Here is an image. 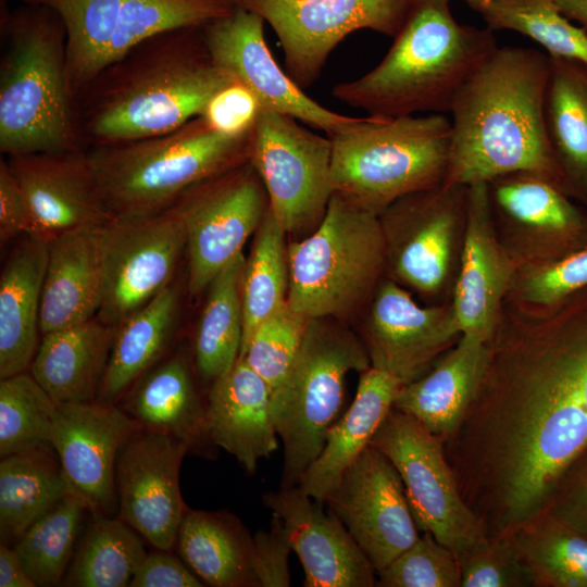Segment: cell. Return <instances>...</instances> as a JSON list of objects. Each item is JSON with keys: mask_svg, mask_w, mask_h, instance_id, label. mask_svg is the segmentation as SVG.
<instances>
[{"mask_svg": "<svg viewBox=\"0 0 587 587\" xmlns=\"http://www.w3.org/2000/svg\"><path fill=\"white\" fill-rule=\"evenodd\" d=\"M497 48L491 29L458 23L450 0H410L384 59L363 76L335 85L332 95L372 116L442 114Z\"/></svg>", "mask_w": 587, "mask_h": 587, "instance_id": "3", "label": "cell"}, {"mask_svg": "<svg viewBox=\"0 0 587 587\" xmlns=\"http://www.w3.org/2000/svg\"><path fill=\"white\" fill-rule=\"evenodd\" d=\"M283 524L304 572L305 587H373L376 570L344 523L299 485L263 496Z\"/></svg>", "mask_w": 587, "mask_h": 587, "instance_id": "20", "label": "cell"}, {"mask_svg": "<svg viewBox=\"0 0 587 587\" xmlns=\"http://www.w3.org/2000/svg\"><path fill=\"white\" fill-rule=\"evenodd\" d=\"M437 437L392 407L371 445L398 471L417 526L458 554L478 548L484 538L458 491Z\"/></svg>", "mask_w": 587, "mask_h": 587, "instance_id": "11", "label": "cell"}, {"mask_svg": "<svg viewBox=\"0 0 587 587\" xmlns=\"http://www.w3.org/2000/svg\"><path fill=\"white\" fill-rule=\"evenodd\" d=\"M264 18L240 7L202 25L214 62L248 88L262 108L291 116L328 137L360 124L364 117L334 112L312 98L272 55L264 37Z\"/></svg>", "mask_w": 587, "mask_h": 587, "instance_id": "15", "label": "cell"}, {"mask_svg": "<svg viewBox=\"0 0 587 587\" xmlns=\"http://www.w3.org/2000/svg\"><path fill=\"white\" fill-rule=\"evenodd\" d=\"M5 161L29 205L35 236L49 240L109 220L86 150L21 153L9 155Z\"/></svg>", "mask_w": 587, "mask_h": 587, "instance_id": "22", "label": "cell"}, {"mask_svg": "<svg viewBox=\"0 0 587 587\" xmlns=\"http://www.w3.org/2000/svg\"><path fill=\"white\" fill-rule=\"evenodd\" d=\"M57 403L30 373L0 380V457L50 444Z\"/></svg>", "mask_w": 587, "mask_h": 587, "instance_id": "40", "label": "cell"}, {"mask_svg": "<svg viewBox=\"0 0 587 587\" xmlns=\"http://www.w3.org/2000/svg\"><path fill=\"white\" fill-rule=\"evenodd\" d=\"M190 451L182 439L140 427L122 447L115 465L118 519L158 550L176 545L187 511L179 469Z\"/></svg>", "mask_w": 587, "mask_h": 587, "instance_id": "17", "label": "cell"}, {"mask_svg": "<svg viewBox=\"0 0 587 587\" xmlns=\"http://www.w3.org/2000/svg\"><path fill=\"white\" fill-rule=\"evenodd\" d=\"M204 584L168 550L147 553L130 587H201Z\"/></svg>", "mask_w": 587, "mask_h": 587, "instance_id": "49", "label": "cell"}, {"mask_svg": "<svg viewBox=\"0 0 587 587\" xmlns=\"http://www.w3.org/2000/svg\"><path fill=\"white\" fill-rule=\"evenodd\" d=\"M560 11L587 30V0H557Z\"/></svg>", "mask_w": 587, "mask_h": 587, "instance_id": "52", "label": "cell"}, {"mask_svg": "<svg viewBox=\"0 0 587 587\" xmlns=\"http://www.w3.org/2000/svg\"><path fill=\"white\" fill-rule=\"evenodd\" d=\"M488 183L466 186V232L452 310L461 336L490 337L511 266L491 233Z\"/></svg>", "mask_w": 587, "mask_h": 587, "instance_id": "23", "label": "cell"}, {"mask_svg": "<svg viewBox=\"0 0 587 587\" xmlns=\"http://www.w3.org/2000/svg\"><path fill=\"white\" fill-rule=\"evenodd\" d=\"M587 285V249L534 273L524 284V297L550 304Z\"/></svg>", "mask_w": 587, "mask_h": 587, "instance_id": "46", "label": "cell"}, {"mask_svg": "<svg viewBox=\"0 0 587 587\" xmlns=\"http://www.w3.org/2000/svg\"><path fill=\"white\" fill-rule=\"evenodd\" d=\"M286 235L268 207L254 233L243 270V336L240 352L258 325L287 302L289 266Z\"/></svg>", "mask_w": 587, "mask_h": 587, "instance_id": "37", "label": "cell"}, {"mask_svg": "<svg viewBox=\"0 0 587 587\" xmlns=\"http://www.w3.org/2000/svg\"><path fill=\"white\" fill-rule=\"evenodd\" d=\"M54 10L66 32V76L74 98L104 67L158 33L202 25L234 9L229 0H23Z\"/></svg>", "mask_w": 587, "mask_h": 587, "instance_id": "9", "label": "cell"}, {"mask_svg": "<svg viewBox=\"0 0 587 587\" xmlns=\"http://www.w3.org/2000/svg\"><path fill=\"white\" fill-rule=\"evenodd\" d=\"M480 15L492 32L520 33L538 42L550 57L587 67V30L567 18L557 0H494Z\"/></svg>", "mask_w": 587, "mask_h": 587, "instance_id": "39", "label": "cell"}, {"mask_svg": "<svg viewBox=\"0 0 587 587\" xmlns=\"http://www.w3.org/2000/svg\"><path fill=\"white\" fill-rule=\"evenodd\" d=\"M252 136L253 129L221 134L198 116L175 130L86 154L108 218H134L161 213L195 186L249 161Z\"/></svg>", "mask_w": 587, "mask_h": 587, "instance_id": "5", "label": "cell"}, {"mask_svg": "<svg viewBox=\"0 0 587 587\" xmlns=\"http://www.w3.org/2000/svg\"><path fill=\"white\" fill-rule=\"evenodd\" d=\"M70 495L79 494L51 444L1 458V544H15L34 522Z\"/></svg>", "mask_w": 587, "mask_h": 587, "instance_id": "33", "label": "cell"}, {"mask_svg": "<svg viewBox=\"0 0 587 587\" xmlns=\"http://www.w3.org/2000/svg\"><path fill=\"white\" fill-rule=\"evenodd\" d=\"M261 108L248 88L234 83L216 92L200 116L214 130L237 136L253 129Z\"/></svg>", "mask_w": 587, "mask_h": 587, "instance_id": "45", "label": "cell"}, {"mask_svg": "<svg viewBox=\"0 0 587 587\" xmlns=\"http://www.w3.org/2000/svg\"><path fill=\"white\" fill-rule=\"evenodd\" d=\"M90 511L79 495H70L34 522L14 544L20 561L36 586L64 580L80 519Z\"/></svg>", "mask_w": 587, "mask_h": 587, "instance_id": "38", "label": "cell"}, {"mask_svg": "<svg viewBox=\"0 0 587 587\" xmlns=\"http://www.w3.org/2000/svg\"><path fill=\"white\" fill-rule=\"evenodd\" d=\"M101 226L67 230L49 239L41 336L97 317L104 286Z\"/></svg>", "mask_w": 587, "mask_h": 587, "instance_id": "25", "label": "cell"}, {"mask_svg": "<svg viewBox=\"0 0 587 587\" xmlns=\"http://www.w3.org/2000/svg\"><path fill=\"white\" fill-rule=\"evenodd\" d=\"M271 386L242 359L211 384L207 397V432L250 473L278 449L271 414Z\"/></svg>", "mask_w": 587, "mask_h": 587, "instance_id": "24", "label": "cell"}, {"mask_svg": "<svg viewBox=\"0 0 587 587\" xmlns=\"http://www.w3.org/2000/svg\"><path fill=\"white\" fill-rule=\"evenodd\" d=\"M261 15L276 34L285 68L302 89L321 76L332 51L349 34L400 30L410 0H229Z\"/></svg>", "mask_w": 587, "mask_h": 587, "instance_id": "13", "label": "cell"}, {"mask_svg": "<svg viewBox=\"0 0 587 587\" xmlns=\"http://www.w3.org/2000/svg\"><path fill=\"white\" fill-rule=\"evenodd\" d=\"M451 124L444 114L367 115L332 138V186L380 214L400 198L441 185Z\"/></svg>", "mask_w": 587, "mask_h": 587, "instance_id": "6", "label": "cell"}, {"mask_svg": "<svg viewBox=\"0 0 587 587\" xmlns=\"http://www.w3.org/2000/svg\"><path fill=\"white\" fill-rule=\"evenodd\" d=\"M545 122L557 164L587 184V67L550 57Z\"/></svg>", "mask_w": 587, "mask_h": 587, "instance_id": "35", "label": "cell"}, {"mask_svg": "<svg viewBox=\"0 0 587 587\" xmlns=\"http://www.w3.org/2000/svg\"><path fill=\"white\" fill-rule=\"evenodd\" d=\"M49 240L22 236L0 277V379L29 370L39 346Z\"/></svg>", "mask_w": 587, "mask_h": 587, "instance_id": "26", "label": "cell"}, {"mask_svg": "<svg viewBox=\"0 0 587 587\" xmlns=\"http://www.w3.org/2000/svg\"><path fill=\"white\" fill-rule=\"evenodd\" d=\"M404 384L391 373L370 366L361 372L355 397L345 415L328 429L324 447L299 486L324 503L345 471L371 445Z\"/></svg>", "mask_w": 587, "mask_h": 587, "instance_id": "27", "label": "cell"}, {"mask_svg": "<svg viewBox=\"0 0 587 587\" xmlns=\"http://www.w3.org/2000/svg\"><path fill=\"white\" fill-rule=\"evenodd\" d=\"M332 148L330 137L302 126L291 116L261 108L249 161L286 234L314 230L323 220L334 195Z\"/></svg>", "mask_w": 587, "mask_h": 587, "instance_id": "10", "label": "cell"}, {"mask_svg": "<svg viewBox=\"0 0 587 587\" xmlns=\"http://www.w3.org/2000/svg\"><path fill=\"white\" fill-rule=\"evenodd\" d=\"M0 587H36L10 545H0Z\"/></svg>", "mask_w": 587, "mask_h": 587, "instance_id": "51", "label": "cell"}, {"mask_svg": "<svg viewBox=\"0 0 587 587\" xmlns=\"http://www.w3.org/2000/svg\"><path fill=\"white\" fill-rule=\"evenodd\" d=\"M489 195L513 220L546 230H567L578 224V213L550 178L512 173L489 182ZM489 186V185H488Z\"/></svg>", "mask_w": 587, "mask_h": 587, "instance_id": "41", "label": "cell"}, {"mask_svg": "<svg viewBox=\"0 0 587 587\" xmlns=\"http://www.w3.org/2000/svg\"><path fill=\"white\" fill-rule=\"evenodd\" d=\"M287 303L307 320H339L369 297L386 264L379 214L334 192L311 234L287 248Z\"/></svg>", "mask_w": 587, "mask_h": 587, "instance_id": "7", "label": "cell"}, {"mask_svg": "<svg viewBox=\"0 0 587 587\" xmlns=\"http://www.w3.org/2000/svg\"><path fill=\"white\" fill-rule=\"evenodd\" d=\"M36 235L27 200L12 175L5 159L0 161V241Z\"/></svg>", "mask_w": 587, "mask_h": 587, "instance_id": "48", "label": "cell"}, {"mask_svg": "<svg viewBox=\"0 0 587 587\" xmlns=\"http://www.w3.org/2000/svg\"><path fill=\"white\" fill-rule=\"evenodd\" d=\"M377 574L384 587H457L462 579L457 553L426 532Z\"/></svg>", "mask_w": 587, "mask_h": 587, "instance_id": "43", "label": "cell"}, {"mask_svg": "<svg viewBox=\"0 0 587 587\" xmlns=\"http://www.w3.org/2000/svg\"><path fill=\"white\" fill-rule=\"evenodd\" d=\"M180 292L171 283L116 326L97 400L120 401L167 350L177 325Z\"/></svg>", "mask_w": 587, "mask_h": 587, "instance_id": "31", "label": "cell"}, {"mask_svg": "<svg viewBox=\"0 0 587 587\" xmlns=\"http://www.w3.org/2000/svg\"><path fill=\"white\" fill-rule=\"evenodd\" d=\"M176 545L184 561L213 587H258L252 570L253 537L228 512L187 509Z\"/></svg>", "mask_w": 587, "mask_h": 587, "instance_id": "32", "label": "cell"}, {"mask_svg": "<svg viewBox=\"0 0 587 587\" xmlns=\"http://www.w3.org/2000/svg\"><path fill=\"white\" fill-rule=\"evenodd\" d=\"M534 563L547 583L565 587H587V540L560 535L548 538L538 548Z\"/></svg>", "mask_w": 587, "mask_h": 587, "instance_id": "44", "label": "cell"}, {"mask_svg": "<svg viewBox=\"0 0 587 587\" xmlns=\"http://www.w3.org/2000/svg\"><path fill=\"white\" fill-rule=\"evenodd\" d=\"M550 58L534 48L498 47L466 79L451 108L444 185L470 186L512 174L557 178L545 122Z\"/></svg>", "mask_w": 587, "mask_h": 587, "instance_id": "2", "label": "cell"}, {"mask_svg": "<svg viewBox=\"0 0 587 587\" xmlns=\"http://www.w3.org/2000/svg\"><path fill=\"white\" fill-rule=\"evenodd\" d=\"M0 151L85 150L66 76V32L52 9L1 2Z\"/></svg>", "mask_w": 587, "mask_h": 587, "instance_id": "4", "label": "cell"}, {"mask_svg": "<svg viewBox=\"0 0 587 587\" xmlns=\"http://www.w3.org/2000/svg\"><path fill=\"white\" fill-rule=\"evenodd\" d=\"M292 551L282 522L273 516L268 530L253 536L252 570L258 587H287L290 585L288 558Z\"/></svg>", "mask_w": 587, "mask_h": 587, "instance_id": "47", "label": "cell"}, {"mask_svg": "<svg viewBox=\"0 0 587 587\" xmlns=\"http://www.w3.org/2000/svg\"><path fill=\"white\" fill-rule=\"evenodd\" d=\"M494 0H465L469 7L478 12L479 14L485 10Z\"/></svg>", "mask_w": 587, "mask_h": 587, "instance_id": "53", "label": "cell"}, {"mask_svg": "<svg viewBox=\"0 0 587 587\" xmlns=\"http://www.w3.org/2000/svg\"><path fill=\"white\" fill-rule=\"evenodd\" d=\"M511 585L510 574L491 555H479L473 559L463 570L461 586L463 587H502Z\"/></svg>", "mask_w": 587, "mask_h": 587, "instance_id": "50", "label": "cell"}, {"mask_svg": "<svg viewBox=\"0 0 587 587\" xmlns=\"http://www.w3.org/2000/svg\"><path fill=\"white\" fill-rule=\"evenodd\" d=\"M370 366L362 339L342 322L308 321L298 353L271 395L273 423L284 446L280 488L299 485L321 453L342 405L347 375Z\"/></svg>", "mask_w": 587, "mask_h": 587, "instance_id": "8", "label": "cell"}, {"mask_svg": "<svg viewBox=\"0 0 587 587\" xmlns=\"http://www.w3.org/2000/svg\"><path fill=\"white\" fill-rule=\"evenodd\" d=\"M202 25L143 39L74 98L85 150L175 130L200 116L216 92L238 83L212 59Z\"/></svg>", "mask_w": 587, "mask_h": 587, "instance_id": "1", "label": "cell"}, {"mask_svg": "<svg viewBox=\"0 0 587 587\" xmlns=\"http://www.w3.org/2000/svg\"><path fill=\"white\" fill-rule=\"evenodd\" d=\"M140 427L115 403L57 404L50 444L93 515L115 511L116 460L124 444Z\"/></svg>", "mask_w": 587, "mask_h": 587, "instance_id": "19", "label": "cell"}, {"mask_svg": "<svg viewBox=\"0 0 587 587\" xmlns=\"http://www.w3.org/2000/svg\"><path fill=\"white\" fill-rule=\"evenodd\" d=\"M174 207L149 216L111 218L101 226L103 298L97 319L116 327L172 283L185 252Z\"/></svg>", "mask_w": 587, "mask_h": 587, "instance_id": "14", "label": "cell"}, {"mask_svg": "<svg viewBox=\"0 0 587 587\" xmlns=\"http://www.w3.org/2000/svg\"><path fill=\"white\" fill-rule=\"evenodd\" d=\"M461 335L452 308H423L396 283L376 289L362 342L371 366L391 373L404 385Z\"/></svg>", "mask_w": 587, "mask_h": 587, "instance_id": "21", "label": "cell"}, {"mask_svg": "<svg viewBox=\"0 0 587 587\" xmlns=\"http://www.w3.org/2000/svg\"><path fill=\"white\" fill-rule=\"evenodd\" d=\"M137 534L121 519L95 515L64 577V585L74 587L129 586L147 555Z\"/></svg>", "mask_w": 587, "mask_h": 587, "instance_id": "36", "label": "cell"}, {"mask_svg": "<svg viewBox=\"0 0 587 587\" xmlns=\"http://www.w3.org/2000/svg\"><path fill=\"white\" fill-rule=\"evenodd\" d=\"M183 222L187 287L199 296L257 232L270 203L250 161L188 190L173 204Z\"/></svg>", "mask_w": 587, "mask_h": 587, "instance_id": "12", "label": "cell"}, {"mask_svg": "<svg viewBox=\"0 0 587 587\" xmlns=\"http://www.w3.org/2000/svg\"><path fill=\"white\" fill-rule=\"evenodd\" d=\"M115 329L95 317L42 335L29 373L57 404L96 401Z\"/></svg>", "mask_w": 587, "mask_h": 587, "instance_id": "28", "label": "cell"}, {"mask_svg": "<svg viewBox=\"0 0 587 587\" xmlns=\"http://www.w3.org/2000/svg\"><path fill=\"white\" fill-rule=\"evenodd\" d=\"M486 341L461 336L458 346L425 377L402 386L394 407L434 435H446L460 422L486 372Z\"/></svg>", "mask_w": 587, "mask_h": 587, "instance_id": "30", "label": "cell"}, {"mask_svg": "<svg viewBox=\"0 0 587 587\" xmlns=\"http://www.w3.org/2000/svg\"><path fill=\"white\" fill-rule=\"evenodd\" d=\"M132 388L121 408L142 427L171 434L190 450L212 444L207 432V400L201 399L184 354L154 365Z\"/></svg>", "mask_w": 587, "mask_h": 587, "instance_id": "29", "label": "cell"}, {"mask_svg": "<svg viewBox=\"0 0 587 587\" xmlns=\"http://www.w3.org/2000/svg\"><path fill=\"white\" fill-rule=\"evenodd\" d=\"M246 264L236 255L211 282L195 338L199 375L211 382L227 373L239 358L243 336L241 285Z\"/></svg>", "mask_w": 587, "mask_h": 587, "instance_id": "34", "label": "cell"}, {"mask_svg": "<svg viewBox=\"0 0 587 587\" xmlns=\"http://www.w3.org/2000/svg\"><path fill=\"white\" fill-rule=\"evenodd\" d=\"M308 321L286 302L258 325L239 359L275 389L298 353Z\"/></svg>", "mask_w": 587, "mask_h": 587, "instance_id": "42", "label": "cell"}, {"mask_svg": "<svg viewBox=\"0 0 587 587\" xmlns=\"http://www.w3.org/2000/svg\"><path fill=\"white\" fill-rule=\"evenodd\" d=\"M465 200L466 186L441 184L404 196L379 214L386 263L400 280L422 292L441 286Z\"/></svg>", "mask_w": 587, "mask_h": 587, "instance_id": "18", "label": "cell"}, {"mask_svg": "<svg viewBox=\"0 0 587 587\" xmlns=\"http://www.w3.org/2000/svg\"><path fill=\"white\" fill-rule=\"evenodd\" d=\"M324 504L344 523L377 573L420 538L401 477L373 445L345 471Z\"/></svg>", "mask_w": 587, "mask_h": 587, "instance_id": "16", "label": "cell"}]
</instances>
